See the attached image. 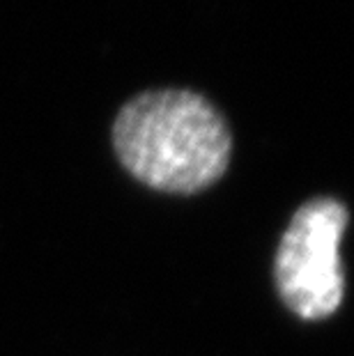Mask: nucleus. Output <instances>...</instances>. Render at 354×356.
Segmentation results:
<instances>
[{"label":"nucleus","instance_id":"1","mask_svg":"<svg viewBox=\"0 0 354 356\" xmlns=\"http://www.w3.org/2000/svg\"><path fill=\"white\" fill-rule=\"evenodd\" d=\"M113 149L143 184L166 193H198L228 168L232 136L205 97L191 90H150L120 108Z\"/></svg>","mask_w":354,"mask_h":356},{"label":"nucleus","instance_id":"2","mask_svg":"<svg viewBox=\"0 0 354 356\" xmlns=\"http://www.w3.org/2000/svg\"><path fill=\"white\" fill-rule=\"evenodd\" d=\"M348 209L336 198H315L295 211L274 260L283 304L301 320H325L341 306L345 278L338 244L348 228Z\"/></svg>","mask_w":354,"mask_h":356}]
</instances>
